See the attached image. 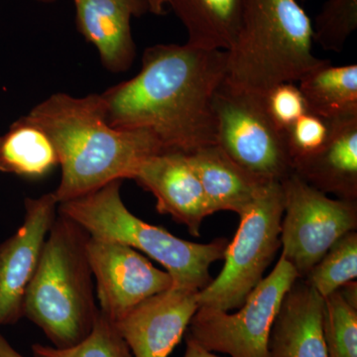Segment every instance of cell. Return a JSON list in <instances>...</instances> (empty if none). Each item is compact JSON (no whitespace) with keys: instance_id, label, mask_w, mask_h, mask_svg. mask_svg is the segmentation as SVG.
Listing matches in <instances>:
<instances>
[{"instance_id":"22","label":"cell","mask_w":357,"mask_h":357,"mask_svg":"<svg viewBox=\"0 0 357 357\" xmlns=\"http://www.w3.org/2000/svg\"><path fill=\"white\" fill-rule=\"evenodd\" d=\"M32 354L34 357H132L114 321L100 311L93 330L79 344L68 349L35 344L32 345Z\"/></svg>"},{"instance_id":"15","label":"cell","mask_w":357,"mask_h":357,"mask_svg":"<svg viewBox=\"0 0 357 357\" xmlns=\"http://www.w3.org/2000/svg\"><path fill=\"white\" fill-rule=\"evenodd\" d=\"M299 279L284 297L272 326L268 342L270 357H328L324 298Z\"/></svg>"},{"instance_id":"18","label":"cell","mask_w":357,"mask_h":357,"mask_svg":"<svg viewBox=\"0 0 357 357\" xmlns=\"http://www.w3.org/2000/svg\"><path fill=\"white\" fill-rule=\"evenodd\" d=\"M192 46L229 51L236 38L245 0H167Z\"/></svg>"},{"instance_id":"26","label":"cell","mask_w":357,"mask_h":357,"mask_svg":"<svg viewBox=\"0 0 357 357\" xmlns=\"http://www.w3.org/2000/svg\"><path fill=\"white\" fill-rule=\"evenodd\" d=\"M263 105L270 119L285 132L303 115L309 112L306 98L295 83L286 82L262 93Z\"/></svg>"},{"instance_id":"25","label":"cell","mask_w":357,"mask_h":357,"mask_svg":"<svg viewBox=\"0 0 357 357\" xmlns=\"http://www.w3.org/2000/svg\"><path fill=\"white\" fill-rule=\"evenodd\" d=\"M331 119L307 112L285 131L289 152L294 162L316 154L331 135Z\"/></svg>"},{"instance_id":"23","label":"cell","mask_w":357,"mask_h":357,"mask_svg":"<svg viewBox=\"0 0 357 357\" xmlns=\"http://www.w3.org/2000/svg\"><path fill=\"white\" fill-rule=\"evenodd\" d=\"M323 330L328 357H357V309L338 291L324 299Z\"/></svg>"},{"instance_id":"17","label":"cell","mask_w":357,"mask_h":357,"mask_svg":"<svg viewBox=\"0 0 357 357\" xmlns=\"http://www.w3.org/2000/svg\"><path fill=\"white\" fill-rule=\"evenodd\" d=\"M188 154L198 174L211 215L229 211L241 215L263 185L270 182L244 170L217 144Z\"/></svg>"},{"instance_id":"10","label":"cell","mask_w":357,"mask_h":357,"mask_svg":"<svg viewBox=\"0 0 357 357\" xmlns=\"http://www.w3.org/2000/svg\"><path fill=\"white\" fill-rule=\"evenodd\" d=\"M88 257L100 311L119 321L143 301L173 287V279L130 246L89 236Z\"/></svg>"},{"instance_id":"8","label":"cell","mask_w":357,"mask_h":357,"mask_svg":"<svg viewBox=\"0 0 357 357\" xmlns=\"http://www.w3.org/2000/svg\"><path fill=\"white\" fill-rule=\"evenodd\" d=\"M217 143L244 170L267 181L294 173L285 132L270 119L262 93L223 82L213 98Z\"/></svg>"},{"instance_id":"21","label":"cell","mask_w":357,"mask_h":357,"mask_svg":"<svg viewBox=\"0 0 357 357\" xmlns=\"http://www.w3.org/2000/svg\"><path fill=\"white\" fill-rule=\"evenodd\" d=\"M357 277V234L351 231L333 244L321 260L310 270L307 278L325 299Z\"/></svg>"},{"instance_id":"14","label":"cell","mask_w":357,"mask_h":357,"mask_svg":"<svg viewBox=\"0 0 357 357\" xmlns=\"http://www.w3.org/2000/svg\"><path fill=\"white\" fill-rule=\"evenodd\" d=\"M76 22L110 72H126L135 57L131 20L149 13L146 0H74Z\"/></svg>"},{"instance_id":"9","label":"cell","mask_w":357,"mask_h":357,"mask_svg":"<svg viewBox=\"0 0 357 357\" xmlns=\"http://www.w3.org/2000/svg\"><path fill=\"white\" fill-rule=\"evenodd\" d=\"M281 185V255L305 278L340 237L356 229V201L328 198L295 173Z\"/></svg>"},{"instance_id":"12","label":"cell","mask_w":357,"mask_h":357,"mask_svg":"<svg viewBox=\"0 0 357 357\" xmlns=\"http://www.w3.org/2000/svg\"><path fill=\"white\" fill-rule=\"evenodd\" d=\"M199 292L171 287L143 301L115 321L132 356H170L198 311Z\"/></svg>"},{"instance_id":"1","label":"cell","mask_w":357,"mask_h":357,"mask_svg":"<svg viewBox=\"0 0 357 357\" xmlns=\"http://www.w3.org/2000/svg\"><path fill=\"white\" fill-rule=\"evenodd\" d=\"M227 51L188 43L149 47L135 77L100 93L107 123L147 131L166 151L192 153L215 144L213 98L227 77Z\"/></svg>"},{"instance_id":"19","label":"cell","mask_w":357,"mask_h":357,"mask_svg":"<svg viewBox=\"0 0 357 357\" xmlns=\"http://www.w3.org/2000/svg\"><path fill=\"white\" fill-rule=\"evenodd\" d=\"M59 165V157L43 129L21 117L0 136V172L39 178Z\"/></svg>"},{"instance_id":"6","label":"cell","mask_w":357,"mask_h":357,"mask_svg":"<svg viewBox=\"0 0 357 357\" xmlns=\"http://www.w3.org/2000/svg\"><path fill=\"white\" fill-rule=\"evenodd\" d=\"M283 215L281 182L270 181L239 215L241 223L225 249L222 272L198 293L199 307L229 312L243 306L281 246Z\"/></svg>"},{"instance_id":"31","label":"cell","mask_w":357,"mask_h":357,"mask_svg":"<svg viewBox=\"0 0 357 357\" xmlns=\"http://www.w3.org/2000/svg\"><path fill=\"white\" fill-rule=\"evenodd\" d=\"M301 1H306V0H301Z\"/></svg>"},{"instance_id":"5","label":"cell","mask_w":357,"mask_h":357,"mask_svg":"<svg viewBox=\"0 0 357 357\" xmlns=\"http://www.w3.org/2000/svg\"><path fill=\"white\" fill-rule=\"evenodd\" d=\"M122 181L59 204L58 213L76 222L91 237L126 244L163 265L173 287L203 290L211 283L210 267L225 258L227 243H194L135 217L122 201Z\"/></svg>"},{"instance_id":"16","label":"cell","mask_w":357,"mask_h":357,"mask_svg":"<svg viewBox=\"0 0 357 357\" xmlns=\"http://www.w3.org/2000/svg\"><path fill=\"white\" fill-rule=\"evenodd\" d=\"M325 146L307 158L294 162V173L307 184L338 199L357 198V114L331 119Z\"/></svg>"},{"instance_id":"24","label":"cell","mask_w":357,"mask_h":357,"mask_svg":"<svg viewBox=\"0 0 357 357\" xmlns=\"http://www.w3.org/2000/svg\"><path fill=\"white\" fill-rule=\"evenodd\" d=\"M357 28V0H326L312 24V38L324 50L342 52Z\"/></svg>"},{"instance_id":"3","label":"cell","mask_w":357,"mask_h":357,"mask_svg":"<svg viewBox=\"0 0 357 357\" xmlns=\"http://www.w3.org/2000/svg\"><path fill=\"white\" fill-rule=\"evenodd\" d=\"M89 239L84 227L58 213L26 292L25 318L56 349L74 347L88 337L100 312L86 249Z\"/></svg>"},{"instance_id":"20","label":"cell","mask_w":357,"mask_h":357,"mask_svg":"<svg viewBox=\"0 0 357 357\" xmlns=\"http://www.w3.org/2000/svg\"><path fill=\"white\" fill-rule=\"evenodd\" d=\"M309 112L337 119L357 114V65L333 66L328 60L301 77Z\"/></svg>"},{"instance_id":"13","label":"cell","mask_w":357,"mask_h":357,"mask_svg":"<svg viewBox=\"0 0 357 357\" xmlns=\"http://www.w3.org/2000/svg\"><path fill=\"white\" fill-rule=\"evenodd\" d=\"M132 180L156 198V208L199 236L202 222L211 215L203 187L189 154L160 152L145 159Z\"/></svg>"},{"instance_id":"2","label":"cell","mask_w":357,"mask_h":357,"mask_svg":"<svg viewBox=\"0 0 357 357\" xmlns=\"http://www.w3.org/2000/svg\"><path fill=\"white\" fill-rule=\"evenodd\" d=\"M26 117L43 129L57 151L62 178L53 192L59 204L132 178L145 159L166 151L147 131L112 128L100 95L55 93Z\"/></svg>"},{"instance_id":"4","label":"cell","mask_w":357,"mask_h":357,"mask_svg":"<svg viewBox=\"0 0 357 357\" xmlns=\"http://www.w3.org/2000/svg\"><path fill=\"white\" fill-rule=\"evenodd\" d=\"M312 23L299 0H245L236 38L227 53L225 82L263 93L299 82L326 60L312 53Z\"/></svg>"},{"instance_id":"29","label":"cell","mask_w":357,"mask_h":357,"mask_svg":"<svg viewBox=\"0 0 357 357\" xmlns=\"http://www.w3.org/2000/svg\"><path fill=\"white\" fill-rule=\"evenodd\" d=\"M149 13L155 15H163L165 13V7L168 6L167 0H146Z\"/></svg>"},{"instance_id":"11","label":"cell","mask_w":357,"mask_h":357,"mask_svg":"<svg viewBox=\"0 0 357 357\" xmlns=\"http://www.w3.org/2000/svg\"><path fill=\"white\" fill-rule=\"evenodd\" d=\"M58 206L54 192L26 198L22 225L0 243V326L15 325L24 318L26 292L38 268Z\"/></svg>"},{"instance_id":"7","label":"cell","mask_w":357,"mask_h":357,"mask_svg":"<svg viewBox=\"0 0 357 357\" xmlns=\"http://www.w3.org/2000/svg\"><path fill=\"white\" fill-rule=\"evenodd\" d=\"M301 278L280 256L276 266L249 293L241 311L199 307L190 323L189 337L211 352L231 357H270V332L286 294Z\"/></svg>"},{"instance_id":"27","label":"cell","mask_w":357,"mask_h":357,"mask_svg":"<svg viewBox=\"0 0 357 357\" xmlns=\"http://www.w3.org/2000/svg\"><path fill=\"white\" fill-rule=\"evenodd\" d=\"M184 357H220L213 354V352L204 349L201 344H199L196 340H192L191 337H187V347Z\"/></svg>"},{"instance_id":"30","label":"cell","mask_w":357,"mask_h":357,"mask_svg":"<svg viewBox=\"0 0 357 357\" xmlns=\"http://www.w3.org/2000/svg\"><path fill=\"white\" fill-rule=\"evenodd\" d=\"M38 1L46 2V3H50V2L55 1V0H38Z\"/></svg>"},{"instance_id":"28","label":"cell","mask_w":357,"mask_h":357,"mask_svg":"<svg viewBox=\"0 0 357 357\" xmlns=\"http://www.w3.org/2000/svg\"><path fill=\"white\" fill-rule=\"evenodd\" d=\"M0 357H24L0 333Z\"/></svg>"}]
</instances>
